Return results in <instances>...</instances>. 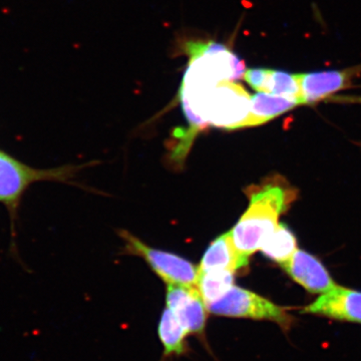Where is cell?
Here are the masks:
<instances>
[{"mask_svg": "<svg viewBox=\"0 0 361 361\" xmlns=\"http://www.w3.org/2000/svg\"><path fill=\"white\" fill-rule=\"evenodd\" d=\"M260 250L268 258L280 265L295 253L297 250V241L286 225L279 224Z\"/></svg>", "mask_w": 361, "mask_h": 361, "instance_id": "cell-13", "label": "cell"}, {"mask_svg": "<svg viewBox=\"0 0 361 361\" xmlns=\"http://www.w3.org/2000/svg\"><path fill=\"white\" fill-rule=\"evenodd\" d=\"M276 95L300 99V84L298 74L286 71L267 69L263 91ZM302 103V102H301Z\"/></svg>", "mask_w": 361, "mask_h": 361, "instance_id": "cell-15", "label": "cell"}, {"mask_svg": "<svg viewBox=\"0 0 361 361\" xmlns=\"http://www.w3.org/2000/svg\"><path fill=\"white\" fill-rule=\"evenodd\" d=\"M266 74H267L266 68H250L245 71L243 77L252 88L262 92Z\"/></svg>", "mask_w": 361, "mask_h": 361, "instance_id": "cell-16", "label": "cell"}, {"mask_svg": "<svg viewBox=\"0 0 361 361\" xmlns=\"http://www.w3.org/2000/svg\"><path fill=\"white\" fill-rule=\"evenodd\" d=\"M198 268L200 272L231 271L235 273L239 270L231 231L218 237L210 245Z\"/></svg>", "mask_w": 361, "mask_h": 361, "instance_id": "cell-11", "label": "cell"}, {"mask_svg": "<svg viewBox=\"0 0 361 361\" xmlns=\"http://www.w3.org/2000/svg\"><path fill=\"white\" fill-rule=\"evenodd\" d=\"M207 308L211 313L220 316L269 320L278 323L283 328L290 327L294 320L284 308L272 301L234 285Z\"/></svg>", "mask_w": 361, "mask_h": 361, "instance_id": "cell-3", "label": "cell"}, {"mask_svg": "<svg viewBox=\"0 0 361 361\" xmlns=\"http://www.w3.org/2000/svg\"><path fill=\"white\" fill-rule=\"evenodd\" d=\"M289 276L311 293H326L336 286L329 272L316 257L296 250L287 261L280 264Z\"/></svg>", "mask_w": 361, "mask_h": 361, "instance_id": "cell-9", "label": "cell"}, {"mask_svg": "<svg viewBox=\"0 0 361 361\" xmlns=\"http://www.w3.org/2000/svg\"><path fill=\"white\" fill-rule=\"evenodd\" d=\"M233 281L234 272L231 271H199L197 288L208 307L233 286Z\"/></svg>", "mask_w": 361, "mask_h": 361, "instance_id": "cell-14", "label": "cell"}, {"mask_svg": "<svg viewBox=\"0 0 361 361\" xmlns=\"http://www.w3.org/2000/svg\"><path fill=\"white\" fill-rule=\"evenodd\" d=\"M67 169H35L0 150V202L13 216L22 194L32 183L65 178Z\"/></svg>", "mask_w": 361, "mask_h": 361, "instance_id": "cell-5", "label": "cell"}, {"mask_svg": "<svg viewBox=\"0 0 361 361\" xmlns=\"http://www.w3.org/2000/svg\"><path fill=\"white\" fill-rule=\"evenodd\" d=\"M302 104L294 98L276 95V94L259 92L251 96V106L244 128L260 125L273 120L280 114H285L295 106Z\"/></svg>", "mask_w": 361, "mask_h": 361, "instance_id": "cell-10", "label": "cell"}, {"mask_svg": "<svg viewBox=\"0 0 361 361\" xmlns=\"http://www.w3.org/2000/svg\"><path fill=\"white\" fill-rule=\"evenodd\" d=\"M190 57L182 84L211 87L220 81H234L243 77L245 64L230 48L213 41L186 43Z\"/></svg>", "mask_w": 361, "mask_h": 361, "instance_id": "cell-2", "label": "cell"}, {"mask_svg": "<svg viewBox=\"0 0 361 361\" xmlns=\"http://www.w3.org/2000/svg\"><path fill=\"white\" fill-rule=\"evenodd\" d=\"M248 195V210L231 231L240 269L248 266L250 256L260 250L275 231L279 217L295 200L296 191L273 180L250 188Z\"/></svg>", "mask_w": 361, "mask_h": 361, "instance_id": "cell-1", "label": "cell"}, {"mask_svg": "<svg viewBox=\"0 0 361 361\" xmlns=\"http://www.w3.org/2000/svg\"><path fill=\"white\" fill-rule=\"evenodd\" d=\"M158 336L167 355L182 354L185 351L187 330L169 309L164 311L158 323Z\"/></svg>", "mask_w": 361, "mask_h": 361, "instance_id": "cell-12", "label": "cell"}, {"mask_svg": "<svg viewBox=\"0 0 361 361\" xmlns=\"http://www.w3.org/2000/svg\"><path fill=\"white\" fill-rule=\"evenodd\" d=\"M361 72V65L342 70L308 72L298 74L300 99L302 104L312 103L350 87L355 75Z\"/></svg>", "mask_w": 361, "mask_h": 361, "instance_id": "cell-8", "label": "cell"}, {"mask_svg": "<svg viewBox=\"0 0 361 361\" xmlns=\"http://www.w3.org/2000/svg\"><path fill=\"white\" fill-rule=\"evenodd\" d=\"M167 308L176 315L188 333L203 331L208 308L197 287L168 285Z\"/></svg>", "mask_w": 361, "mask_h": 361, "instance_id": "cell-7", "label": "cell"}, {"mask_svg": "<svg viewBox=\"0 0 361 361\" xmlns=\"http://www.w3.org/2000/svg\"><path fill=\"white\" fill-rule=\"evenodd\" d=\"M125 249L131 254L141 256L167 284L197 287L199 268L177 255L147 246L125 231L120 232Z\"/></svg>", "mask_w": 361, "mask_h": 361, "instance_id": "cell-4", "label": "cell"}, {"mask_svg": "<svg viewBox=\"0 0 361 361\" xmlns=\"http://www.w3.org/2000/svg\"><path fill=\"white\" fill-rule=\"evenodd\" d=\"M302 313L319 315L339 321L361 323V292L336 285L304 307Z\"/></svg>", "mask_w": 361, "mask_h": 361, "instance_id": "cell-6", "label": "cell"}]
</instances>
